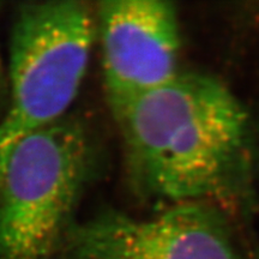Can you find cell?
<instances>
[{"instance_id":"cell-4","label":"cell","mask_w":259,"mask_h":259,"mask_svg":"<svg viewBox=\"0 0 259 259\" xmlns=\"http://www.w3.org/2000/svg\"><path fill=\"white\" fill-rule=\"evenodd\" d=\"M56 259H239L219 206L171 205L151 219L107 209L76 221Z\"/></svg>"},{"instance_id":"cell-3","label":"cell","mask_w":259,"mask_h":259,"mask_svg":"<svg viewBox=\"0 0 259 259\" xmlns=\"http://www.w3.org/2000/svg\"><path fill=\"white\" fill-rule=\"evenodd\" d=\"M96 15L80 0L27 3L10 44L8 105L0 120V181L11 151L69 111L85 77Z\"/></svg>"},{"instance_id":"cell-5","label":"cell","mask_w":259,"mask_h":259,"mask_svg":"<svg viewBox=\"0 0 259 259\" xmlns=\"http://www.w3.org/2000/svg\"><path fill=\"white\" fill-rule=\"evenodd\" d=\"M95 15L106 99L115 115L179 73V16L163 0H106Z\"/></svg>"},{"instance_id":"cell-6","label":"cell","mask_w":259,"mask_h":259,"mask_svg":"<svg viewBox=\"0 0 259 259\" xmlns=\"http://www.w3.org/2000/svg\"><path fill=\"white\" fill-rule=\"evenodd\" d=\"M6 100H8V76L5 73L2 54H0V106H4Z\"/></svg>"},{"instance_id":"cell-1","label":"cell","mask_w":259,"mask_h":259,"mask_svg":"<svg viewBox=\"0 0 259 259\" xmlns=\"http://www.w3.org/2000/svg\"><path fill=\"white\" fill-rule=\"evenodd\" d=\"M114 118L139 198L167 208L218 206L252 193L259 158L253 118L215 77L179 71Z\"/></svg>"},{"instance_id":"cell-2","label":"cell","mask_w":259,"mask_h":259,"mask_svg":"<svg viewBox=\"0 0 259 259\" xmlns=\"http://www.w3.org/2000/svg\"><path fill=\"white\" fill-rule=\"evenodd\" d=\"M95 166V145L74 115L23 139L0 181V259H56Z\"/></svg>"}]
</instances>
